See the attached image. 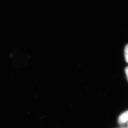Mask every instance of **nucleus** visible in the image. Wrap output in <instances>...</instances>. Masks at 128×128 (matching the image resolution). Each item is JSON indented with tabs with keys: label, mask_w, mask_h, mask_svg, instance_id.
<instances>
[{
	"label": "nucleus",
	"mask_w": 128,
	"mask_h": 128,
	"mask_svg": "<svg viewBox=\"0 0 128 128\" xmlns=\"http://www.w3.org/2000/svg\"><path fill=\"white\" fill-rule=\"evenodd\" d=\"M127 122H128V110L120 115L118 118V122L120 124H125Z\"/></svg>",
	"instance_id": "1"
},
{
	"label": "nucleus",
	"mask_w": 128,
	"mask_h": 128,
	"mask_svg": "<svg viewBox=\"0 0 128 128\" xmlns=\"http://www.w3.org/2000/svg\"><path fill=\"white\" fill-rule=\"evenodd\" d=\"M124 56L126 61L128 63V44L126 46L124 50Z\"/></svg>",
	"instance_id": "2"
},
{
	"label": "nucleus",
	"mask_w": 128,
	"mask_h": 128,
	"mask_svg": "<svg viewBox=\"0 0 128 128\" xmlns=\"http://www.w3.org/2000/svg\"><path fill=\"white\" fill-rule=\"evenodd\" d=\"M125 73H126V76H127V78L128 81V66L125 68Z\"/></svg>",
	"instance_id": "3"
},
{
	"label": "nucleus",
	"mask_w": 128,
	"mask_h": 128,
	"mask_svg": "<svg viewBox=\"0 0 128 128\" xmlns=\"http://www.w3.org/2000/svg\"></svg>",
	"instance_id": "4"
}]
</instances>
